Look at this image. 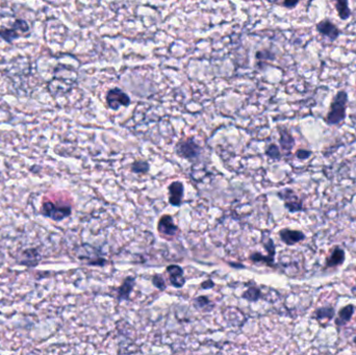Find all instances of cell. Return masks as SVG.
<instances>
[{
  "label": "cell",
  "mask_w": 356,
  "mask_h": 355,
  "mask_svg": "<svg viewBox=\"0 0 356 355\" xmlns=\"http://www.w3.org/2000/svg\"><path fill=\"white\" fill-rule=\"evenodd\" d=\"M266 154L272 159H279L280 158V151L275 144H271L266 150Z\"/></svg>",
  "instance_id": "obj_22"
},
{
  "label": "cell",
  "mask_w": 356,
  "mask_h": 355,
  "mask_svg": "<svg viewBox=\"0 0 356 355\" xmlns=\"http://www.w3.org/2000/svg\"><path fill=\"white\" fill-rule=\"evenodd\" d=\"M214 287H215V282L212 279H207L200 284V288L202 290H210Z\"/></svg>",
  "instance_id": "obj_25"
},
{
  "label": "cell",
  "mask_w": 356,
  "mask_h": 355,
  "mask_svg": "<svg viewBox=\"0 0 356 355\" xmlns=\"http://www.w3.org/2000/svg\"><path fill=\"white\" fill-rule=\"evenodd\" d=\"M316 29L322 37L327 38L331 42L337 40L340 36V29L329 19H324L316 23Z\"/></svg>",
  "instance_id": "obj_7"
},
{
  "label": "cell",
  "mask_w": 356,
  "mask_h": 355,
  "mask_svg": "<svg viewBox=\"0 0 356 355\" xmlns=\"http://www.w3.org/2000/svg\"><path fill=\"white\" fill-rule=\"evenodd\" d=\"M281 241L286 245H295L298 242L302 241L304 238V235L301 231L291 230V229H282L279 233Z\"/></svg>",
  "instance_id": "obj_12"
},
{
  "label": "cell",
  "mask_w": 356,
  "mask_h": 355,
  "mask_svg": "<svg viewBox=\"0 0 356 355\" xmlns=\"http://www.w3.org/2000/svg\"><path fill=\"white\" fill-rule=\"evenodd\" d=\"M158 230L166 240H173V237L179 233V228L174 223L173 218L169 215L161 216L158 224Z\"/></svg>",
  "instance_id": "obj_6"
},
{
  "label": "cell",
  "mask_w": 356,
  "mask_h": 355,
  "mask_svg": "<svg viewBox=\"0 0 356 355\" xmlns=\"http://www.w3.org/2000/svg\"><path fill=\"white\" fill-rule=\"evenodd\" d=\"M348 93L345 90H340L332 98L329 111L325 117V122L329 125H337L346 118L347 105H348Z\"/></svg>",
  "instance_id": "obj_1"
},
{
  "label": "cell",
  "mask_w": 356,
  "mask_h": 355,
  "mask_svg": "<svg viewBox=\"0 0 356 355\" xmlns=\"http://www.w3.org/2000/svg\"><path fill=\"white\" fill-rule=\"evenodd\" d=\"M106 103L113 111L119 110L120 106H128L130 98L119 88H114L107 92Z\"/></svg>",
  "instance_id": "obj_5"
},
{
  "label": "cell",
  "mask_w": 356,
  "mask_h": 355,
  "mask_svg": "<svg viewBox=\"0 0 356 355\" xmlns=\"http://www.w3.org/2000/svg\"><path fill=\"white\" fill-rule=\"evenodd\" d=\"M309 154H311V152L307 151V150H299V151H297V157L299 158H302V159L307 158L309 157Z\"/></svg>",
  "instance_id": "obj_26"
},
{
  "label": "cell",
  "mask_w": 356,
  "mask_h": 355,
  "mask_svg": "<svg viewBox=\"0 0 356 355\" xmlns=\"http://www.w3.org/2000/svg\"><path fill=\"white\" fill-rule=\"evenodd\" d=\"M130 169H131V171H133L134 173L144 174V173H147V172L149 171L150 166L148 164V161L138 159V160H135L134 163L131 164Z\"/></svg>",
  "instance_id": "obj_17"
},
{
  "label": "cell",
  "mask_w": 356,
  "mask_h": 355,
  "mask_svg": "<svg viewBox=\"0 0 356 355\" xmlns=\"http://www.w3.org/2000/svg\"><path fill=\"white\" fill-rule=\"evenodd\" d=\"M42 215L53 221H61L71 215V207L69 205H59L51 201L45 202L42 206Z\"/></svg>",
  "instance_id": "obj_2"
},
{
  "label": "cell",
  "mask_w": 356,
  "mask_h": 355,
  "mask_svg": "<svg viewBox=\"0 0 356 355\" xmlns=\"http://www.w3.org/2000/svg\"><path fill=\"white\" fill-rule=\"evenodd\" d=\"M267 1L272 4L281 5L288 10H292V9H295L301 0H267Z\"/></svg>",
  "instance_id": "obj_20"
},
{
  "label": "cell",
  "mask_w": 356,
  "mask_h": 355,
  "mask_svg": "<svg viewBox=\"0 0 356 355\" xmlns=\"http://www.w3.org/2000/svg\"><path fill=\"white\" fill-rule=\"evenodd\" d=\"M330 2L334 3L340 20L347 21L351 17L352 13L349 6V0H330Z\"/></svg>",
  "instance_id": "obj_13"
},
{
  "label": "cell",
  "mask_w": 356,
  "mask_h": 355,
  "mask_svg": "<svg viewBox=\"0 0 356 355\" xmlns=\"http://www.w3.org/2000/svg\"><path fill=\"white\" fill-rule=\"evenodd\" d=\"M316 315L319 319H322V318L330 319L332 316H334V310H332V308H326V307L321 308V310L316 311Z\"/></svg>",
  "instance_id": "obj_24"
},
{
  "label": "cell",
  "mask_w": 356,
  "mask_h": 355,
  "mask_svg": "<svg viewBox=\"0 0 356 355\" xmlns=\"http://www.w3.org/2000/svg\"><path fill=\"white\" fill-rule=\"evenodd\" d=\"M98 250L89 244H83L76 250V256L81 260H87L90 266H104L106 260L97 253Z\"/></svg>",
  "instance_id": "obj_4"
},
{
  "label": "cell",
  "mask_w": 356,
  "mask_h": 355,
  "mask_svg": "<svg viewBox=\"0 0 356 355\" xmlns=\"http://www.w3.org/2000/svg\"><path fill=\"white\" fill-rule=\"evenodd\" d=\"M345 259V254L344 251L340 249H336L334 254H332L331 257L328 259L327 261V266L328 267H334V266H337L339 264H342Z\"/></svg>",
  "instance_id": "obj_19"
},
{
  "label": "cell",
  "mask_w": 356,
  "mask_h": 355,
  "mask_svg": "<svg viewBox=\"0 0 356 355\" xmlns=\"http://www.w3.org/2000/svg\"><path fill=\"white\" fill-rule=\"evenodd\" d=\"M152 283L154 287L158 288L160 291H165L167 288V284H166L164 277L159 274H156L152 277Z\"/></svg>",
  "instance_id": "obj_23"
},
{
  "label": "cell",
  "mask_w": 356,
  "mask_h": 355,
  "mask_svg": "<svg viewBox=\"0 0 356 355\" xmlns=\"http://www.w3.org/2000/svg\"><path fill=\"white\" fill-rule=\"evenodd\" d=\"M28 29H29V26L26 23V21L17 20L16 22H15L14 27L12 29L1 30V32H0V37H2L6 42L11 43L15 40V39L19 38L18 30H20L21 33H24V32H28Z\"/></svg>",
  "instance_id": "obj_9"
},
{
  "label": "cell",
  "mask_w": 356,
  "mask_h": 355,
  "mask_svg": "<svg viewBox=\"0 0 356 355\" xmlns=\"http://www.w3.org/2000/svg\"><path fill=\"white\" fill-rule=\"evenodd\" d=\"M41 260V256L37 249H27L23 252L21 264L27 267H36Z\"/></svg>",
  "instance_id": "obj_14"
},
{
  "label": "cell",
  "mask_w": 356,
  "mask_h": 355,
  "mask_svg": "<svg viewBox=\"0 0 356 355\" xmlns=\"http://www.w3.org/2000/svg\"><path fill=\"white\" fill-rule=\"evenodd\" d=\"M176 153L178 157L188 160H195L201 153V147L195 142L193 138L182 140L176 145Z\"/></svg>",
  "instance_id": "obj_3"
},
{
  "label": "cell",
  "mask_w": 356,
  "mask_h": 355,
  "mask_svg": "<svg viewBox=\"0 0 356 355\" xmlns=\"http://www.w3.org/2000/svg\"><path fill=\"white\" fill-rule=\"evenodd\" d=\"M260 290L255 288V287H251L247 291H245L242 294V298L249 301V302H257V301L260 298Z\"/></svg>",
  "instance_id": "obj_18"
},
{
  "label": "cell",
  "mask_w": 356,
  "mask_h": 355,
  "mask_svg": "<svg viewBox=\"0 0 356 355\" xmlns=\"http://www.w3.org/2000/svg\"><path fill=\"white\" fill-rule=\"evenodd\" d=\"M194 306L199 311L202 312H211L215 305L212 303V301L206 296H199L194 300Z\"/></svg>",
  "instance_id": "obj_16"
},
{
  "label": "cell",
  "mask_w": 356,
  "mask_h": 355,
  "mask_svg": "<svg viewBox=\"0 0 356 355\" xmlns=\"http://www.w3.org/2000/svg\"><path fill=\"white\" fill-rule=\"evenodd\" d=\"M170 283L176 289H180L185 284V278L183 269L177 265H170L166 269Z\"/></svg>",
  "instance_id": "obj_8"
},
{
  "label": "cell",
  "mask_w": 356,
  "mask_h": 355,
  "mask_svg": "<svg viewBox=\"0 0 356 355\" xmlns=\"http://www.w3.org/2000/svg\"><path fill=\"white\" fill-rule=\"evenodd\" d=\"M353 314V306L352 305H348L346 307H344L342 311L339 312V317L337 320V323L339 324H345L346 322H348L350 320V318L352 317Z\"/></svg>",
  "instance_id": "obj_21"
},
{
  "label": "cell",
  "mask_w": 356,
  "mask_h": 355,
  "mask_svg": "<svg viewBox=\"0 0 356 355\" xmlns=\"http://www.w3.org/2000/svg\"><path fill=\"white\" fill-rule=\"evenodd\" d=\"M169 202L173 206H180L183 198V184L181 181H173L169 188Z\"/></svg>",
  "instance_id": "obj_10"
},
{
  "label": "cell",
  "mask_w": 356,
  "mask_h": 355,
  "mask_svg": "<svg viewBox=\"0 0 356 355\" xmlns=\"http://www.w3.org/2000/svg\"><path fill=\"white\" fill-rule=\"evenodd\" d=\"M135 284H136V277L134 276H128L123 280V283L118 289V294H117V299L119 302L129 299L131 292H133L135 288Z\"/></svg>",
  "instance_id": "obj_11"
},
{
  "label": "cell",
  "mask_w": 356,
  "mask_h": 355,
  "mask_svg": "<svg viewBox=\"0 0 356 355\" xmlns=\"http://www.w3.org/2000/svg\"><path fill=\"white\" fill-rule=\"evenodd\" d=\"M279 133H280V145L281 148L284 151H291V149L293 148V146L295 145V140L292 137V135L289 133L288 130L284 128H279Z\"/></svg>",
  "instance_id": "obj_15"
}]
</instances>
